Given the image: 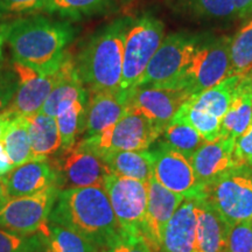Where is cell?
I'll use <instances>...</instances> for the list:
<instances>
[{
	"label": "cell",
	"mask_w": 252,
	"mask_h": 252,
	"mask_svg": "<svg viewBox=\"0 0 252 252\" xmlns=\"http://www.w3.org/2000/svg\"><path fill=\"white\" fill-rule=\"evenodd\" d=\"M49 220L83 236L97 251L109 252L125 236L104 186L59 190Z\"/></svg>",
	"instance_id": "cell-1"
},
{
	"label": "cell",
	"mask_w": 252,
	"mask_h": 252,
	"mask_svg": "<svg viewBox=\"0 0 252 252\" xmlns=\"http://www.w3.org/2000/svg\"><path fill=\"white\" fill-rule=\"evenodd\" d=\"M75 31L67 21L45 17L19 19L6 25V40L17 62L42 75L60 68Z\"/></svg>",
	"instance_id": "cell-2"
},
{
	"label": "cell",
	"mask_w": 252,
	"mask_h": 252,
	"mask_svg": "<svg viewBox=\"0 0 252 252\" xmlns=\"http://www.w3.org/2000/svg\"><path fill=\"white\" fill-rule=\"evenodd\" d=\"M131 18H119L90 36L75 67L88 93L122 90L124 40Z\"/></svg>",
	"instance_id": "cell-3"
},
{
	"label": "cell",
	"mask_w": 252,
	"mask_h": 252,
	"mask_svg": "<svg viewBox=\"0 0 252 252\" xmlns=\"http://www.w3.org/2000/svg\"><path fill=\"white\" fill-rule=\"evenodd\" d=\"M196 198L209 204L230 226L252 220V168L232 167L203 185Z\"/></svg>",
	"instance_id": "cell-4"
},
{
	"label": "cell",
	"mask_w": 252,
	"mask_h": 252,
	"mask_svg": "<svg viewBox=\"0 0 252 252\" xmlns=\"http://www.w3.org/2000/svg\"><path fill=\"white\" fill-rule=\"evenodd\" d=\"M206 34L175 32L163 37L138 87L176 89Z\"/></svg>",
	"instance_id": "cell-5"
},
{
	"label": "cell",
	"mask_w": 252,
	"mask_h": 252,
	"mask_svg": "<svg viewBox=\"0 0 252 252\" xmlns=\"http://www.w3.org/2000/svg\"><path fill=\"white\" fill-rule=\"evenodd\" d=\"M165 25L152 14L131 19L124 40L122 90L139 86L145 70L165 37Z\"/></svg>",
	"instance_id": "cell-6"
},
{
	"label": "cell",
	"mask_w": 252,
	"mask_h": 252,
	"mask_svg": "<svg viewBox=\"0 0 252 252\" xmlns=\"http://www.w3.org/2000/svg\"><path fill=\"white\" fill-rule=\"evenodd\" d=\"M230 36L204 35L186 69L176 89L185 90L189 96L209 89L230 76Z\"/></svg>",
	"instance_id": "cell-7"
},
{
	"label": "cell",
	"mask_w": 252,
	"mask_h": 252,
	"mask_svg": "<svg viewBox=\"0 0 252 252\" xmlns=\"http://www.w3.org/2000/svg\"><path fill=\"white\" fill-rule=\"evenodd\" d=\"M49 162L55 172L59 190L104 186L105 178L111 174L102 156L86 139L78 141L71 149L61 150Z\"/></svg>",
	"instance_id": "cell-8"
},
{
	"label": "cell",
	"mask_w": 252,
	"mask_h": 252,
	"mask_svg": "<svg viewBox=\"0 0 252 252\" xmlns=\"http://www.w3.org/2000/svg\"><path fill=\"white\" fill-rule=\"evenodd\" d=\"M162 131L130 105L117 123L99 134L84 138L99 154L108 151H145L161 137Z\"/></svg>",
	"instance_id": "cell-9"
},
{
	"label": "cell",
	"mask_w": 252,
	"mask_h": 252,
	"mask_svg": "<svg viewBox=\"0 0 252 252\" xmlns=\"http://www.w3.org/2000/svg\"><path fill=\"white\" fill-rule=\"evenodd\" d=\"M147 186L149 184L115 174H109L104 180L113 213L125 236L144 237Z\"/></svg>",
	"instance_id": "cell-10"
},
{
	"label": "cell",
	"mask_w": 252,
	"mask_h": 252,
	"mask_svg": "<svg viewBox=\"0 0 252 252\" xmlns=\"http://www.w3.org/2000/svg\"><path fill=\"white\" fill-rule=\"evenodd\" d=\"M59 189L50 187L32 196L9 197L0 207V228L23 236L41 234L48 224Z\"/></svg>",
	"instance_id": "cell-11"
},
{
	"label": "cell",
	"mask_w": 252,
	"mask_h": 252,
	"mask_svg": "<svg viewBox=\"0 0 252 252\" xmlns=\"http://www.w3.org/2000/svg\"><path fill=\"white\" fill-rule=\"evenodd\" d=\"M152 153L154 179L173 193L186 198H196L202 186L195 175L190 160L162 141Z\"/></svg>",
	"instance_id": "cell-12"
},
{
	"label": "cell",
	"mask_w": 252,
	"mask_h": 252,
	"mask_svg": "<svg viewBox=\"0 0 252 252\" xmlns=\"http://www.w3.org/2000/svg\"><path fill=\"white\" fill-rule=\"evenodd\" d=\"M18 88L7 111L14 116H30L39 112L58 81V70L54 74L42 75L27 65L14 61Z\"/></svg>",
	"instance_id": "cell-13"
},
{
	"label": "cell",
	"mask_w": 252,
	"mask_h": 252,
	"mask_svg": "<svg viewBox=\"0 0 252 252\" xmlns=\"http://www.w3.org/2000/svg\"><path fill=\"white\" fill-rule=\"evenodd\" d=\"M189 97L185 90L137 87L130 93V105L163 131Z\"/></svg>",
	"instance_id": "cell-14"
},
{
	"label": "cell",
	"mask_w": 252,
	"mask_h": 252,
	"mask_svg": "<svg viewBox=\"0 0 252 252\" xmlns=\"http://www.w3.org/2000/svg\"><path fill=\"white\" fill-rule=\"evenodd\" d=\"M186 200L159 184L154 176L147 186V207L144 238L156 252H160L163 230L181 203Z\"/></svg>",
	"instance_id": "cell-15"
},
{
	"label": "cell",
	"mask_w": 252,
	"mask_h": 252,
	"mask_svg": "<svg viewBox=\"0 0 252 252\" xmlns=\"http://www.w3.org/2000/svg\"><path fill=\"white\" fill-rule=\"evenodd\" d=\"M131 91H98L88 93L82 133L86 138L99 134L117 123L130 108Z\"/></svg>",
	"instance_id": "cell-16"
},
{
	"label": "cell",
	"mask_w": 252,
	"mask_h": 252,
	"mask_svg": "<svg viewBox=\"0 0 252 252\" xmlns=\"http://www.w3.org/2000/svg\"><path fill=\"white\" fill-rule=\"evenodd\" d=\"M9 197L32 196L56 187V175L48 159L31 160L4 175Z\"/></svg>",
	"instance_id": "cell-17"
},
{
	"label": "cell",
	"mask_w": 252,
	"mask_h": 252,
	"mask_svg": "<svg viewBox=\"0 0 252 252\" xmlns=\"http://www.w3.org/2000/svg\"><path fill=\"white\" fill-rule=\"evenodd\" d=\"M196 200L186 198L163 230L160 252H195Z\"/></svg>",
	"instance_id": "cell-18"
},
{
	"label": "cell",
	"mask_w": 252,
	"mask_h": 252,
	"mask_svg": "<svg viewBox=\"0 0 252 252\" xmlns=\"http://www.w3.org/2000/svg\"><path fill=\"white\" fill-rule=\"evenodd\" d=\"M235 140L219 138L204 143L190 158L195 175L201 186L213 181L217 176L232 168V151Z\"/></svg>",
	"instance_id": "cell-19"
},
{
	"label": "cell",
	"mask_w": 252,
	"mask_h": 252,
	"mask_svg": "<svg viewBox=\"0 0 252 252\" xmlns=\"http://www.w3.org/2000/svg\"><path fill=\"white\" fill-rule=\"evenodd\" d=\"M252 122V77L250 71L242 75L231 103L220 121V138L236 140Z\"/></svg>",
	"instance_id": "cell-20"
},
{
	"label": "cell",
	"mask_w": 252,
	"mask_h": 252,
	"mask_svg": "<svg viewBox=\"0 0 252 252\" xmlns=\"http://www.w3.org/2000/svg\"><path fill=\"white\" fill-rule=\"evenodd\" d=\"M196 200V243L195 252H226L230 226L202 200Z\"/></svg>",
	"instance_id": "cell-21"
},
{
	"label": "cell",
	"mask_w": 252,
	"mask_h": 252,
	"mask_svg": "<svg viewBox=\"0 0 252 252\" xmlns=\"http://www.w3.org/2000/svg\"><path fill=\"white\" fill-rule=\"evenodd\" d=\"M56 72H58L56 84L39 111L52 117H55L59 108L63 103L74 102L77 99H88L89 94L83 82L78 76L74 59L69 53Z\"/></svg>",
	"instance_id": "cell-22"
},
{
	"label": "cell",
	"mask_w": 252,
	"mask_h": 252,
	"mask_svg": "<svg viewBox=\"0 0 252 252\" xmlns=\"http://www.w3.org/2000/svg\"><path fill=\"white\" fill-rule=\"evenodd\" d=\"M111 174L150 184L154 176V156L145 151H108L100 153Z\"/></svg>",
	"instance_id": "cell-23"
},
{
	"label": "cell",
	"mask_w": 252,
	"mask_h": 252,
	"mask_svg": "<svg viewBox=\"0 0 252 252\" xmlns=\"http://www.w3.org/2000/svg\"><path fill=\"white\" fill-rule=\"evenodd\" d=\"M28 124V132L34 160L48 159L61 150V137L55 117L36 112L24 116Z\"/></svg>",
	"instance_id": "cell-24"
},
{
	"label": "cell",
	"mask_w": 252,
	"mask_h": 252,
	"mask_svg": "<svg viewBox=\"0 0 252 252\" xmlns=\"http://www.w3.org/2000/svg\"><path fill=\"white\" fill-rule=\"evenodd\" d=\"M241 76L242 75H231L225 77L216 86L190 96L187 103L194 109L210 113L222 121L228 111Z\"/></svg>",
	"instance_id": "cell-25"
},
{
	"label": "cell",
	"mask_w": 252,
	"mask_h": 252,
	"mask_svg": "<svg viewBox=\"0 0 252 252\" xmlns=\"http://www.w3.org/2000/svg\"><path fill=\"white\" fill-rule=\"evenodd\" d=\"M161 137L162 143L184 154L188 159H190L193 154L204 143H207L202 135L179 113H176L174 118L166 126Z\"/></svg>",
	"instance_id": "cell-26"
},
{
	"label": "cell",
	"mask_w": 252,
	"mask_h": 252,
	"mask_svg": "<svg viewBox=\"0 0 252 252\" xmlns=\"http://www.w3.org/2000/svg\"><path fill=\"white\" fill-rule=\"evenodd\" d=\"M45 239L46 252H96V248L83 236L59 223L48 220L40 234Z\"/></svg>",
	"instance_id": "cell-27"
},
{
	"label": "cell",
	"mask_w": 252,
	"mask_h": 252,
	"mask_svg": "<svg viewBox=\"0 0 252 252\" xmlns=\"http://www.w3.org/2000/svg\"><path fill=\"white\" fill-rule=\"evenodd\" d=\"M1 143L13 167L34 160L28 124L24 116L13 118L2 137Z\"/></svg>",
	"instance_id": "cell-28"
},
{
	"label": "cell",
	"mask_w": 252,
	"mask_h": 252,
	"mask_svg": "<svg viewBox=\"0 0 252 252\" xmlns=\"http://www.w3.org/2000/svg\"><path fill=\"white\" fill-rule=\"evenodd\" d=\"M87 102L88 99H77L63 103L59 108L55 119L61 137V150H69L76 144L77 135L83 128Z\"/></svg>",
	"instance_id": "cell-29"
},
{
	"label": "cell",
	"mask_w": 252,
	"mask_h": 252,
	"mask_svg": "<svg viewBox=\"0 0 252 252\" xmlns=\"http://www.w3.org/2000/svg\"><path fill=\"white\" fill-rule=\"evenodd\" d=\"M230 59V76L245 75L252 69V18L231 37Z\"/></svg>",
	"instance_id": "cell-30"
},
{
	"label": "cell",
	"mask_w": 252,
	"mask_h": 252,
	"mask_svg": "<svg viewBox=\"0 0 252 252\" xmlns=\"http://www.w3.org/2000/svg\"><path fill=\"white\" fill-rule=\"evenodd\" d=\"M182 6L194 17L209 21H232L238 18L232 0H181Z\"/></svg>",
	"instance_id": "cell-31"
},
{
	"label": "cell",
	"mask_w": 252,
	"mask_h": 252,
	"mask_svg": "<svg viewBox=\"0 0 252 252\" xmlns=\"http://www.w3.org/2000/svg\"><path fill=\"white\" fill-rule=\"evenodd\" d=\"M112 0H49L43 11L61 17L80 19L103 11Z\"/></svg>",
	"instance_id": "cell-32"
},
{
	"label": "cell",
	"mask_w": 252,
	"mask_h": 252,
	"mask_svg": "<svg viewBox=\"0 0 252 252\" xmlns=\"http://www.w3.org/2000/svg\"><path fill=\"white\" fill-rule=\"evenodd\" d=\"M176 113L182 116L208 143L215 141L220 138V121L215 116L201 111V110L194 109L187 102L179 109V111Z\"/></svg>",
	"instance_id": "cell-33"
},
{
	"label": "cell",
	"mask_w": 252,
	"mask_h": 252,
	"mask_svg": "<svg viewBox=\"0 0 252 252\" xmlns=\"http://www.w3.org/2000/svg\"><path fill=\"white\" fill-rule=\"evenodd\" d=\"M226 252H252V220L230 228Z\"/></svg>",
	"instance_id": "cell-34"
},
{
	"label": "cell",
	"mask_w": 252,
	"mask_h": 252,
	"mask_svg": "<svg viewBox=\"0 0 252 252\" xmlns=\"http://www.w3.org/2000/svg\"><path fill=\"white\" fill-rule=\"evenodd\" d=\"M39 241L0 228V252H37Z\"/></svg>",
	"instance_id": "cell-35"
},
{
	"label": "cell",
	"mask_w": 252,
	"mask_h": 252,
	"mask_svg": "<svg viewBox=\"0 0 252 252\" xmlns=\"http://www.w3.org/2000/svg\"><path fill=\"white\" fill-rule=\"evenodd\" d=\"M232 166L252 168V122L247 130L235 140Z\"/></svg>",
	"instance_id": "cell-36"
},
{
	"label": "cell",
	"mask_w": 252,
	"mask_h": 252,
	"mask_svg": "<svg viewBox=\"0 0 252 252\" xmlns=\"http://www.w3.org/2000/svg\"><path fill=\"white\" fill-rule=\"evenodd\" d=\"M49 0H0V12L9 14L30 13L43 9Z\"/></svg>",
	"instance_id": "cell-37"
},
{
	"label": "cell",
	"mask_w": 252,
	"mask_h": 252,
	"mask_svg": "<svg viewBox=\"0 0 252 252\" xmlns=\"http://www.w3.org/2000/svg\"><path fill=\"white\" fill-rule=\"evenodd\" d=\"M109 252H156L143 236H124Z\"/></svg>",
	"instance_id": "cell-38"
},
{
	"label": "cell",
	"mask_w": 252,
	"mask_h": 252,
	"mask_svg": "<svg viewBox=\"0 0 252 252\" xmlns=\"http://www.w3.org/2000/svg\"><path fill=\"white\" fill-rule=\"evenodd\" d=\"M18 88V80L15 81L12 74H6L0 77V115L4 113L13 99Z\"/></svg>",
	"instance_id": "cell-39"
},
{
	"label": "cell",
	"mask_w": 252,
	"mask_h": 252,
	"mask_svg": "<svg viewBox=\"0 0 252 252\" xmlns=\"http://www.w3.org/2000/svg\"><path fill=\"white\" fill-rule=\"evenodd\" d=\"M238 18L247 19L252 17V0H232Z\"/></svg>",
	"instance_id": "cell-40"
},
{
	"label": "cell",
	"mask_w": 252,
	"mask_h": 252,
	"mask_svg": "<svg viewBox=\"0 0 252 252\" xmlns=\"http://www.w3.org/2000/svg\"><path fill=\"white\" fill-rule=\"evenodd\" d=\"M12 168H13V165H12L11 160H9L8 156L5 152L2 143L0 141V175H5Z\"/></svg>",
	"instance_id": "cell-41"
},
{
	"label": "cell",
	"mask_w": 252,
	"mask_h": 252,
	"mask_svg": "<svg viewBox=\"0 0 252 252\" xmlns=\"http://www.w3.org/2000/svg\"><path fill=\"white\" fill-rule=\"evenodd\" d=\"M14 116L12 113H9L7 110L4 113L0 115V141H1L2 137H4L6 130H7L8 125L11 124V122L13 121Z\"/></svg>",
	"instance_id": "cell-42"
},
{
	"label": "cell",
	"mask_w": 252,
	"mask_h": 252,
	"mask_svg": "<svg viewBox=\"0 0 252 252\" xmlns=\"http://www.w3.org/2000/svg\"><path fill=\"white\" fill-rule=\"evenodd\" d=\"M8 198L9 195L7 190V186H6L5 178L2 175H0V207H1Z\"/></svg>",
	"instance_id": "cell-43"
},
{
	"label": "cell",
	"mask_w": 252,
	"mask_h": 252,
	"mask_svg": "<svg viewBox=\"0 0 252 252\" xmlns=\"http://www.w3.org/2000/svg\"><path fill=\"white\" fill-rule=\"evenodd\" d=\"M6 40V25H0V60L2 55V46Z\"/></svg>",
	"instance_id": "cell-44"
},
{
	"label": "cell",
	"mask_w": 252,
	"mask_h": 252,
	"mask_svg": "<svg viewBox=\"0 0 252 252\" xmlns=\"http://www.w3.org/2000/svg\"><path fill=\"white\" fill-rule=\"evenodd\" d=\"M250 74H251V77H252V69L250 70Z\"/></svg>",
	"instance_id": "cell-45"
}]
</instances>
